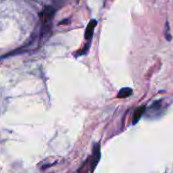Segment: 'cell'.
Segmentation results:
<instances>
[{
	"label": "cell",
	"instance_id": "6da1fadb",
	"mask_svg": "<svg viewBox=\"0 0 173 173\" xmlns=\"http://www.w3.org/2000/svg\"><path fill=\"white\" fill-rule=\"evenodd\" d=\"M100 159H101V148L99 144H96L93 147V154L90 161V171H93L96 169V166L99 163Z\"/></svg>",
	"mask_w": 173,
	"mask_h": 173
},
{
	"label": "cell",
	"instance_id": "7a4b0ae2",
	"mask_svg": "<svg viewBox=\"0 0 173 173\" xmlns=\"http://www.w3.org/2000/svg\"><path fill=\"white\" fill-rule=\"evenodd\" d=\"M54 13H55L54 9H53L52 7H46L43 9L42 13L41 14V17L44 25H50L54 15Z\"/></svg>",
	"mask_w": 173,
	"mask_h": 173
},
{
	"label": "cell",
	"instance_id": "3957f363",
	"mask_svg": "<svg viewBox=\"0 0 173 173\" xmlns=\"http://www.w3.org/2000/svg\"><path fill=\"white\" fill-rule=\"evenodd\" d=\"M96 25H97V21L96 19H92V20L90 21L89 25H87L86 29H85V32H84V38L86 40H90L91 39Z\"/></svg>",
	"mask_w": 173,
	"mask_h": 173
},
{
	"label": "cell",
	"instance_id": "277c9868",
	"mask_svg": "<svg viewBox=\"0 0 173 173\" xmlns=\"http://www.w3.org/2000/svg\"><path fill=\"white\" fill-rule=\"evenodd\" d=\"M145 109L146 107L145 106H139V108H137L134 111L133 116V124H136L139 121V119L141 118L142 115L145 112Z\"/></svg>",
	"mask_w": 173,
	"mask_h": 173
},
{
	"label": "cell",
	"instance_id": "5b68a950",
	"mask_svg": "<svg viewBox=\"0 0 173 173\" xmlns=\"http://www.w3.org/2000/svg\"><path fill=\"white\" fill-rule=\"evenodd\" d=\"M132 94H133V90L130 89V88H128V87H125V88H123L119 90L118 97L121 98V99H123V98H127V97L130 96Z\"/></svg>",
	"mask_w": 173,
	"mask_h": 173
},
{
	"label": "cell",
	"instance_id": "8992f818",
	"mask_svg": "<svg viewBox=\"0 0 173 173\" xmlns=\"http://www.w3.org/2000/svg\"><path fill=\"white\" fill-rule=\"evenodd\" d=\"M162 107V101L160 100V101H156L153 104H152L150 106H149V111H150V113H155V111H160Z\"/></svg>",
	"mask_w": 173,
	"mask_h": 173
},
{
	"label": "cell",
	"instance_id": "52a82bcc",
	"mask_svg": "<svg viewBox=\"0 0 173 173\" xmlns=\"http://www.w3.org/2000/svg\"><path fill=\"white\" fill-rule=\"evenodd\" d=\"M170 26H169V24L168 22H167V25H166V37H167V41H171V36L170 35Z\"/></svg>",
	"mask_w": 173,
	"mask_h": 173
}]
</instances>
